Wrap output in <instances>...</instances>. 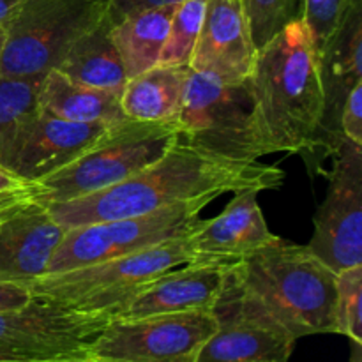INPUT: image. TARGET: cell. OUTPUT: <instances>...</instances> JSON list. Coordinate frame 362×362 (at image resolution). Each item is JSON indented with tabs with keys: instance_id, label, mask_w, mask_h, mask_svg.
I'll use <instances>...</instances> for the list:
<instances>
[{
	"instance_id": "cell-1",
	"label": "cell",
	"mask_w": 362,
	"mask_h": 362,
	"mask_svg": "<svg viewBox=\"0 0 362 362\" xmlns=\"http://www.w3.org/2000/svg\"><path fill=\"white\" fill-rule=\"evenodd\" d=\"M285 172L260 161H232L200 151L184 140L141 172L119 184L48 205L49 214L64 230L110 219L147 214L170 205L243 189L271 191L283 186Z\"/></svg>"
},
{
	"instance_id": "cell-2",
	"label": "cell",
	"mask_w": 362,
	"mask_h": 362,
	"mask_svg": "<svg viewBox=\"0 0 362 362\" xmlns=\"http://www.w3.org/2000/svg\"><path fill=\"white\" fill-rule=\"evenodd\" d=\"M292 339L336 334V272L308 246L278 243L233 262L218 303Z\"/></svg>"
},
{
	"instance_id": "cell-3",
	"label": "cell",
	"mask_w": 362,
	"mask_h": 362,
	"mask_svg": "<svg viewBox=\"0 0 362 362\" xmlns=\"http://www.w3.org/2000/svg\"><path fill=\"white\" fill-rule=\"evenodd\" d=\"M250 87L267 156L313 154L324 87L318 52L303 20L286 25L258 49Z\"/></svg>"
},
{
	"instance_id": "cell-4",
	"label": "cell",
	"mask_w": 362,
	"mask_h": 362,
	"mask_svg": "<svg viewBox=\"0 0 362 362\" xmlns=\"http://www.w3.org/2000/svg\"><path fill=\"white\" fill-rule=\"evenodd\" d=\"M189 262H194L189 237H175L126 257L46 274L32 283L28 290L37 299L115 318L151 283Z\"/></svg>"
},
{
	"instance_id": "cell-5",
	"label": "cell",
	"mask_w": 362,
	"mask_h": 362,
	"mask_svg": "<svg viewBox=\"0 0 362 362\" xmlns=\"http://www.w3.org/2000/svg\"><path fill=\"white\" fill-rule=\"evenodd\" d=\"M179 140L177 120L124 119L112 124L73 163L39 180V202H67L122 182L158 161Z\"/></svg>"
},
{
	"instance_id": "cell-6",
	"label": "cell",
	"mask_w": 362,
	"mask_h": 362,
	"mask_svg": "<svg viewBox=\"0 0 362 362\" xmlns=\"http://www.w3.org/2000/svg\"><path fill=\"white\" fill-rule=\"evenodd\" d=\"M110 16V0H21L6 21L0 76L42 80L67 49Z\"/></svg>"
},
{
	"instance_id": "cell-7",
	"label": "cell",
	"mask_w": 362,
	"mask_h": 362,
	"mask_svg": "<svg viewBox=\"0 0 362 362\" xmlns=\"http://www.w3.org/2000/svg\"><path fill=\"white\" fill-rule=\"evenodd\" d=\"M177 124L180 140L219 158L251 163L267 156L250 80L221 83L189 69Z\"/></svg>"
},
{
	"instance_id": "cell-8",
	"label": "cell",
	"mask_w": 362,
	"mask_h": 362,
	"mask_svg": "<svg viewBox=\"0 0 362 362\" xmlns=\"http://www.w3.org/2000/svg\"><path fill=\"white\" fill-rule=\"evenodd\" d=\"M211 202L209 198H200L147 214L90 223L66 230L62 243L49 260L46 274L113 260L175 237L189 235L202 221V211Z\"/></svg>"
},
{
	"instance_id": "cell-9",
	"label": "cell",
	"mask_w": 362,
	"mask_h": 362,
	"mask_svg": "<svg viewBox=\"0 0 362 362\" xmlns=\"http://www.w3.org/2000/svg\"><path fill=\"white\" fill-rule=\"evenodd\" d=\"M113 320L53 300L37 299L0 311V350L16 362H49L90 357V345Z\"/></svg>"
},
{
	"instance_id": "cell-10",
	"label": "cell",
	"mask_w": 362,
	"mask_h": 362,
	"mask_svg": "<svg viewBox=\"0 0 362 362\" xmlns=\"http://www.w3.org/2000/svg\"><path fill=\"white\" fill-rule=\"evenodd\" d=\"M218 329L212 311L113 318L90 345V356L112 362H198Z\"/></svg>"
},
{
	"instance_id": "cell-11",
	"label": "cell",
	"mask_w": 362,
	"mask_h": 362,
	"mask_svg": "<svg viewBox=\"0 0 362 362\" xmlns=\"http://www.w3.org/2000/svg\"><path fill=\"white\" fill-rule=\"evenodd\" d=\"M324 202L308 250L341 272L362 264V145L345 140L334 156Z\"/></svg>"
},
{
	"instance_id": "cell-12",
	"label": "cell",
	"mask_w": 362,
	"mask_h": 362,
	"mask_svg": "<svg viewBox=\"0 0 362 362\" xmlns=\"http://www.w3.org/2000/svg\"><path fill=\"white\" fill-rule=\"evenodd\" d=\"M108 124L71 122L35 106L23 120L2 165L27 182H39L83 154Z\"/></svg>"
},
{
	"instance_id": "cell-13",
	"label": "cell",
	"mask_w": 362,
	"mask_h": 362,
	"mask_svg": "<svg viewBox=\"0 0 362 362\" xmlns=\"http://www.w3.org/2000/svg\"><path fill=\"white\" fill-rule=\"evenodd\" d=\"M318 59L324 87V112L311 156L322 159L334 156L346 140L341 133L339 117L349 92L362 81V0L354 2L339 30L318 53Z\"/></svg>"
},
{
	"instance_id": "cell-14",
	"label": "cell",
	"mask_w": 362,
	"mask_h": 362,
	"mask_svg": "<svg viewBox=\"0 0 362 362\" xmlns=\"http://www.w3.org/2000/svg\"><path fill=\"white\" fill-rule=\"evenodd\" d=\"M257 55L240 0H207L189 69L221 83H240L250 80Z\"/></svg>"
},
{
	"instance_id": "cell-15",
	"label": "cell",
	"mask_w": 362,
	"mask_h": 362,
	"mask_svg": "<svg viewBox=\"0 0 362 362\" xmlns=\"http://www.w3.org/2000/svg\"><path fill=\"white\" fill-rule=\"evenodd\" d=\"M66 230L49 214L48 205L34 200L0 225V279L30 288L46 276L49 260Z\"/></svg>"
},
{
	"instance_id": "cell-16",
	"label": "cell",
	"mask_w": 362,
	"mask_h": 362,
	"mask_svg": "<svg viewBox=\"0 0 362 362\" xmlns=\"http://www.w3.org/2000/svg\"><path fill=\"white\" fill-rule=\"evenodd\" d=\"M258 193L257 189L237 191L221 214L198 223L187 235L194 262H237L281 239L269 230Z\"/></svg>"
},
{
	"instance_id": "cell-17",
	"label": "cell",
	"mask_w": 362,
	"mask_h": 362,
	"mask_svg": "<svg viewBox=\"0 0 362 362\" xmlns=\"http://www.w3.org/2000/svg\"><path fill=\"white\" fill-rule=\"evenodd\" d=\"M232 264L233 262L223 260H198L173 269L151 283L115 318L212 311L221 296Z\"/></svg>"
},
{
	"instance_id": "cell-18",
	"label": "cell",
	"mask_w": 362,
	"mask_h": 362,
	"mask_svg": "<svg viewBox=\"0 0 362 362\" xmlns=\"http://www.w3.org/2000/svg\"><path fill=\"white\" fill-rule=\"evenodd\" d=\"M212 313L218 329L198 362H288L296 339L221 304Z\"/></svg>"
},
{
	"instance_id": "cell-19",
	"label": "cell",
	"mask_w": 362,
	"mask_h": 362,
	"mask_svg": "<svg viewBox=\"0 0 362 362\" xmlns=\"http://www.w3.org/2000/svg\"><path fill=\"white\" fill-rule=\"evenodd\" d=\"M120 92L122 90L88 87L52 69L39 81L35 105L71 122L112 126L127 119L120 106Z\"/></svg>"
},
{
	"instance_id": "cell-20",
	"label": "cell",
	"mask_w": 362,
	"mask_h": 362,
	"mask_svg": "<svg viewBox=\"0 0 362 362\" xmlns=\"http://www.w3.org/2000/svg\"><path fill=\"white\" fill-rule=\"evenodd\" d=\"M189 66L151 67L129 78L120 92V106L127 119L141 122L177 120L182 108Z\"/></svg>"
},
{
	"instance_id": "cell-21",
	"label": "cell",
	"mask_w": 362,
	"mask_h": 362,
	"mask_svg": "<svg viewBox=\"0 0 362 362\" xmlns=\"http://www.w3.org/2000/svg\"><path fill=\"white\" fill-rule=\"evenodd\" d=\"M112 16L81 35L55 67L78 83L122 90L127 76L112 39Z\"/></svg>"
},
{
	"instance_id": "cell-22",
	"label": "cell",
	"mask_w": 362,
	"mask_h": 362,
	"mask_svg": "<svg viewBox=\"0 0 362 362\" xmlns=\"http://www.w3.org/2000/svg\"><path fill=\"white\" fill-rule=\"evenodd\" d=\"M175 6L136 11L112 23L113 45L127 80L159 64Z\"/></svg>"
},
{
	"instance_id": "cell-23",
	"label": "cell",
	"mask_w": 362,
	"mask_h": 362,
	"mask_svg": "<svg viewBox=\"0 0 362 362\" xmlns=\"http://www.w3.org/2000/svg\"><path fill=\"white\" fill-rule=\"evenodd\" d=\"M207 0H182L170 20L168 35L161 49V66H189L191 53L200 35Z\"/></svg>"
},
{
	"instance_id": "cell-24",
	"label": "cell",
	"mask_w": 362,
	"mask_h": 362,
	"mask_svg": "<svg viewBox=\"0 0 362 362\" xmlns=\"http://www.w3.org/2000/svg\"><path fill=\"white\" fill-rule=\"evenodd\" d=\"M39 81L0 76V163L6 159L14 134L23 120L37 106L35 99Z\"/></svg>"
},
{
	"instance_id": "cell-25",
	"label": "cell",
	"mask_w": 362,
	"mask_h": 362,
	"mask_svg": "<svg viewBox=\"0 0 362 362\" xmlns=\"http://www.w3.org/2000/svg\"><path fill=\"white\" fill-rule=\"evenodd\" d=\"M304 0H240L255 48L260 49L286 25L303 20Z\"/></svg>"
},
{
	"instance_id": "cell-26",
	"label": "cell",
	"mask_w": 362,
	"mask_h": 362,
	"mask_svg": "<svg viewBox=\"0 0 362 362\" xmlns=\"http://www.w3.org/2000/svg\"><path fill=\"white\" fill-rule=\"evenodd\" d=\"M336 334L362 345V264L336 272Z\"/></svg>"
},
{
	"instance_id": "cell-27",
	"label": "cell",
	"mask_w": 362,
	"mask_h": 362,
	"mask_svg": "<svg viewBox=\"0 0 362 362\" xmlns=\"http://www.w3.org/2000/svg\"><path fill=\"white\" fill-rule=\"evenodd\" d=\"M356 0H304L303 21L318 53L329 45Z\"/></svg>"
},
{
	"instance_id": "cell-28",
	"label": "cell",
	"mask_w": 362,
	"mask_h": 362,
	"mask_svg": "<svg viewBox=\"0 0 362 362\" xmlns=\"http://www.w3.org/2000/svg\"><path fill=\"white\" fill-rule=\"evenodd\" d=\"M339 126L346 140L362 145V81L354 85V88L346 95L341 117H339Z\"/></svg>"
},
{
	"instance_id": "cell-29",
	"label": "cell",
	"mask_w": 362,
	"mask_h": 362,
	"mask_svg": "<svg viewBox=\"0 0 362 362\" xmlns=\"http://www.w3.org/2000/svg\"><path fill=\"white\" fill-rule=\"evenodd\" d=\"M39 194H41V186L39 184H34V186L27 187V189L9 191V193L0 194V225L7 218L16 214L25 205L32 204L34 200H39Z\"/></svg>"
},
{
	"instance_id": "cell-30",
	"label": "cell",
	"mask_w": 362,
	"mask_h": 362,
	"mask_svg": "<svg viewBox=\"0 0 362 362\" xmlns=\"http://www.w3.org/2000/svg\"><path fill=\"white\" fill-rule=\"evenodd\" d=\"M179 2H182V0H110V16H112V21H119L120 18L136 13V11L175 6Z\"/></svg>"
},
{
	"instance_id": "cell-31",
	"label": "cell",
	"mask_w": 362,
	"mask_h": 362,
	"mask_svg": "<svg viewBox=\"0 0 362 362\" xmlns=\"http://www.w3.org/2000/svg\"><path fill=\"white\" fill-rule=\"evenodd\" d=\"M32 300V293L27 286L14 285L0 279V311L16 310Z\"/></svg>"
},
{
	"instance_id": "cell-32",
	"label": "cell",
	"mask_w": 362,
	"mask_h": 362,
	"mask_svg": "<svg viewBox=\"0 0 362 362\" xmlns=\"http://www.w3.org/2000/svg\"><path fill=\"white\" fill-rule=\"evenodd\" d=\"M30 186H34V182H27V180H23L21 177H18L16 173L11 172L7 166H4L2 163H0V194L9 193V191L27 189V187H30Z\"/></svg>"
},
{
	"instance_id": "cell-33",
	"label": "cell",
	"mask_w": 362,
	"mask_h": 362,
	"mask_svg": "<svg viewBox=\"0 0 362 362\" xmlns=\"http://www.w3.org/2000/svg\"><path fill=\"white\" fill-rule=\"evenodd\" d=\"M21 0H0V25L9 20L11 14L14 13Z\"/></svg>"
},
{
	"instance_id": "cell-34",
	"label": "cell",
	"mask_w": 362,
	"mask_h": 362,
	"mask_svg": "<svg viewBox=\"0 0 362 362\" xmlns=\"http://www.w3.org/2000/svg\"><path fill=\"white\" fill-rule=\"evenodd\" d=\"M6 41H7V32H6V25H0V60H2V53L4 48H6Z\"/></svg>"
},
{
	"instance_id": "cell-35",
	"label": "cell",
	"mask_w": 362,
	"mask_h": 362,
	"mask_svg": "<svg viewBox=\"0 0 362 362\" xmlns=\"http://www.w3.org/2000/svg\"><path fill=\"white\" fill-rule=\"evenodd\" d=\"M350 362H362V345H356V343H354Z\"/></svg>"
},
{
	"instance_id": "cell-36",
	"label": "cell",
	"mask_w": 362,
	"mask_h": 362,
	"mask_svg": "<svg viewBox=\"0 0 362 362\" xmlns=\"http://www.w3.org/2000/svg\"><path fill=\"white\" fill-rule=\"evenodd\" d=\"M49 362H112V361H103L98 357H81V359H66V361H49Z\"/></svg>"
},
{
	"instance_id": "cell-37",
	"label": "cell",
	"mask_w": 362,
	"mask_h": 362,
	"mask_svg": "<svg viewBox=\"0 0 362 362\" xmlns=\"http://www.w3.org/2000/svg\"><path fill=\"white\" fill-rule=\"evenodd\" d=\"M0 362H16L13 359V357L9 356V354H6V352H2V350H0Z\"/></svg>"
}]
</instances>
